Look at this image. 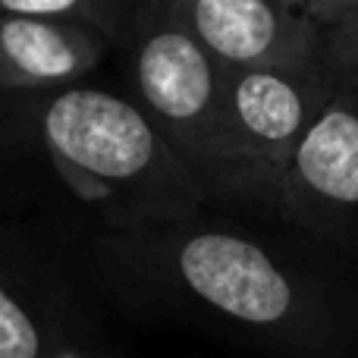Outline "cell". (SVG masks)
<instances>
[{"label": "cell", "instance_id": "cell-7", "mask_svg": "<svg viewBox=\"0 0 358 358\" xmlns=\"http://www.w3.org/2000/svg\"><path fill=\"white\" fill-rule=\"evenodd\" d=\"M110 50L101 38L73 25L6 13L0 6V94L73 88Z\"/></svg>", "mask_w": 358, "mask_h": 358}, {"label": "cell", "instance_id": "cell-4", "mask_svg": "<svg viewBox=\"0 0 358 358\" xmlns=\"http://www.w3.org/2000/svg\"><path fill=\"white\" fill-rule=\"evenodd\" d=\"M223 76L233 210L280 223L289 167L308 132L336 101V88L321 63Z\"/></svg>", "mask_w": 358, "mask_h": 358}, {"label": "cell", "instance_id": "cell-3", "mask_svg": "<svg viewBox=\"0 0 358 358\" xmlns=\"http://www.w3.org/2000/svg\"><path fill=\"white\" fill-rule=\"evenodd\" d=\"M136 104L192 170L210 204L233 208L223 98L227 76L179 22L170 0H142L129 29Z\"/></svg>", "mask_w": 358, "mask_h": 358}, {"label": "cell", "instance_id": "cell-8", "mask_svg": "<svg viewBox=\"0 0 358 358\" xmlns=\"http://www.w3.org/2000/svg\"><path fill=\"white\" fill-rule=\"evenodd\" d=\"M324 38L321 66L352 110H358V0H299Z\"/></svg>", "mask_w": 358, "mask_h": 358}, {"label": "cell", "instance_id": "cell-1", "mask_svg": "<svg viewBox=\"0 0 358 358\" xmlns=\"http://www.w3.org/2000/svg\"><path fill=\"white\" fill-rule=\"evenodd\" d=\"M113 264L173 315L273 358H358V271L286 223L123 229Z\"/></svg>", "mask_w": 358, "mask_h": 358}, {"label": "cell", "instance_id": "cell-6", "mask_svg": "<svg viewBox=\"0 0 358 358\" xmlns=\"http://www.w3.org/2000/svg\"><path fill=\"white\" fill-rule=\"evenodd\" d=\"M223 73L321 63L324 38L299 0H170Z\"/></svg>", "mask_w": 358, "mask_h": 358}, {"label": "cell", "instance_id": "cell-9", "mask_svg": "<svg viewBox=\"0 0 358 358\" xmlns=\"http://www.w3.org/2000/svg\"><path fill=\"white\" fill-rule=\"evenodd\" d=\"M0 358H94L50 327L48 317L0 273Z\"/></svg>", "mask_w": 358, "mask_h": 358}, {"label": "cell", "instance_id": "cell-2", "mask_svg": "<svg viewBox=\"0 0 358 358\" xmlns=\"http://www.w3.org/2000/svg\"><path fill=\"white\" fill-rule=\"evenodd\" d=\"M38 136L66 189L104 208L123 229L173 227L210 204L138 104L113 92H57L41 107Z\"/></svg>", "mask_w": 358, "mask_h": 358}, {"label": "cell", "instance_id": "cell-10", "mask_svg": "<svg viewBox=\"0 0 358 358\" xmlns=\"http://www.w3.org/2000/svg\"><path fill=\"white\" fill-rule=\"evenodd\" d=\"M0 6L19 16L73 25L101 38L110 48L129 41L132 13H136V3H126V0H0Z\"/></svg>", "mask_w": 358, "mask_h": 358}, {"label": "cell", "instance_id": "cell-5", "mask_svg": "<svg viewBox=\"0 0 358 358\" xmlns=\"http://www.w3.org/2000/svg\"><path fill=\"white\" fill-rule=\"evenodd\" d=\"M280 223L358 271V110L336 98L286 176Z\"/></svg>", "mask_w": 358, "mask_h": 358}]
</instances>
